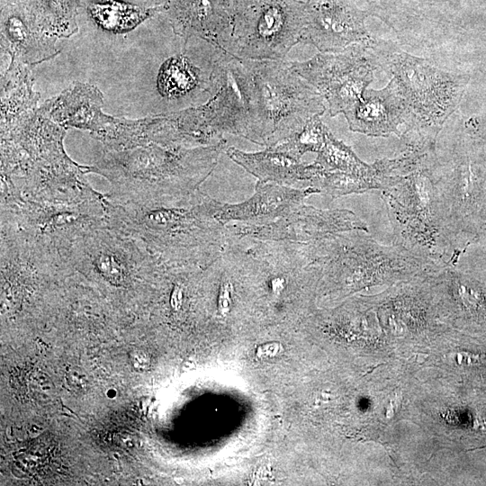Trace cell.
<instances>
[{"label": "cell", "mask_w": 486, "mask_h": 486, "mask_svg": "<svg viewBox=\"0 0 486 486\" xmlns=\"http://www.w3.org/2000/svg\"><path fill=\"white\" fill-rule=\"evenodd\" d=\"M368 44L379 68L392 76L406 103L409 119L400 138L407 149L434 151L446 119L460 103L465 80L397 50L389 41L371 40Z\"/></svg>", "instance_id": "277c9868"}, {"label": "cell", "mask_w": 486, "mask_h": 486, "mask_svg": "<svg viewBox=\"0 0 486 486\" xmlns=\"http://www.w3.org/2000/svg\"><path fill=\"white\" fill-rule=\"evenodd\" d=\"M56 40L33 30L19 15L12 14L3 23L2 49L10 55L9 66L32 68L59 52Z\"/></svg>", "instance_id": "603a6c76"}, {"label": "cell", "mask_w": 486, "mask_h": 486, "mask_svg": "<svg viewBox=\"0 0 486 486\" xmlns=\"http://www.w3.org/2000/svg\"><path fill=\"white\" fill-rule=\"evenodd\" d=\"M103 96L97 88L86 84H75L59 96L42 104L47 114L58 124L89 131L98 140L109 122V115L102 112Z\"/></svg>", "instance_id": "ffe728a7"}, {"label": "cell", "mask_w": 486, "mask_h": 486, "mask_svg": "<svg viewBox=\"0 0 486 486\" xmlns=\"http://www.w3.org/2000/svg\"><path fill=\"white\" fill-rule=\"evenodd\" d=\"M318 188L292 187L271 182L257 181L254 194L239 203H224L205 193L198 206L201 212L220 223L265 224L275 220L312 194Z\"/></svg>", "instance_id": "9a60e30c"}, {"label": "cell", "mask_w": 486, "mask_h": 486, "mask_svg": "<svg viewBox=\"0 0 486 486\" xmlns=\"http://www.w3.org/2000/svg\"><path fill=\"white\" fill-rule=\"evenodd\" d=\"M107 196L81 204H58L22 196L1 184V230L58 252L84 231L106 225Z\"/></svg>", "instance_id": "ba28073f"}, {"label": "cell", "mask_w": 486, "mask_h": 486, "mask_svg": "<svg viewBox=\"0 0 486 486\" xmlns=\"http://www.w3.org/2000/svg\"><path fill=\"white\" fill-rule=\"evenodd\" d=\"M430 156L395 184L382 190L381 198L392 228L393 245L443 266H454Z\"/></svg>", "instance_id": "5b68a950"}, {"label": "cell", "mask_w": 486, "mask_h": 486, "mask_svg": "<svg viewBox=\"0 0 486 486\" xmlns=\"http://www.w3.org/2000/svg\"><path fill=\"white\" fill-rule=\"evenodd\" d=\"M369 41L337 52H320L306 61H289L293 71L320 93L330 116L345 113L358 103L379 65Z\"/></svg>", "instance_id": "7c38bea8"}, {"label": "cell", "mask_w": 486, "mask_h": 486, "mask_svg": "<svg viewBox=\"0 0 486 486\" xmlns=\"http://www.w3.org/2000/svg\"><path fill=\"white\" fill-rule=\"evenodd\" d=\"M231 236L259 240L311 243L328 236L350 231L368 232L366 223L346 209H318L302 203L265 224H226Z\"/></svg>", "instance_id": "5bb4252c"}, {"label": "cell", "mask_w": 486, "mask_h": 486, "mask_svg": "<svg viewBox=\"0 0 486 486\" xmlns=\"http://www.w3.org/2000/svg\"><path fill=\"white\" fill-rule=\"evenodd\" d=\"M86 168L67 155L60 140L32 158L14 160L1 175V183L22 196L50 203L73 205L104 198L86 181Z\"/></svg>", "instance_id": "8fae6325"}, {"label": "cell", "mask_w": 486, "mask_h": 486, "mask_svg": "<svg viewBox=\"0 0 486 486\" xmlns=\"http://www.w3.org/2000/svg\"><path fill=\"white\" fill-rule=\"evenodd\" d=\"M246 60L256 104L254 143L274 146L326 111L323 96L292 70L289 61Z\"/></svg>", "instance_id": "52a82bcc"}, {"label": "cell", "mask_w": 486, "mask_h": 486, "mask_svg": "<svg viewBox=\"0 0 486 486\" xmlns=\"http://www.w3.org/2000/svg\"><path fill=\"white\" fill-rule=\"evenodd\" d=\"M227 141L186 148L149 142L115 150L104 148L86 174L104 177L111 184L107 197L140 204L184 201L201 190L218 165Z\"/></svg>", "instance_id": "6da1fadb"}, {"label": "cell", "mask_w": 486, "mask_h": 486, "mask_svg": "<svg viewBox=\"0 0 486 486\" xmlns=\"http://www.w3.org/2000/svg\"><path fill=\"white\" fill-rule=\"evenodd\" d=\"M344 115L350 130L373 137H400V127L404 129L409 119L406 103L392 79L381 90L366 89Z\"/></svg>", "instance_id": "e0dca14e"}, {"label": "cell", "mask_w": 486, "mask_h": 486, "mask_svg": "<svg viewBox=\"0 0 486 486\" xmlns=\"http://www.w3.org/2000/svg\"><path fill=\"white\" fill-rule=\"evenodd\" d=\"M130 363L136 370L141 372L147 366V357L140 350L133 351L130 353Z\"/></svg>", "instance_id": "484cf974"}, {"label": "cell", "mask_w": 486, "mask_h": 486, "mask_svg": "<svg viewBox=\"0 0 486 486\" xmlns=\"http://www.w3.org/2000/svg\"><path fill=\"white\" fill-rule=\"evenodd\" d=\"M58 256L67 274L117 292L152 283L160 262L136 240L107 225L84 231Z\"/></svg>", "instance_id": "8992f818"}, {"label": "cell", "mask_w": 486, "mask_h": 486, "mask_svg": "<svg viewBox=\"0 0 486 486\" xmlns=\"http://www.w3.org/2000/svg\"><path fill=\"white\" fill-rule=\"evenodd\" d=\"M203 194L200 190L182 202L154 204L107 197L106 225L160 260L206 267L224 251L231 235L226 225L201 212L198 203Z\"/></svg>", "instance_id": "7a4b0ae2"}, {"label": "cell", "mask_w": 486, "mask_h": 486, "mask_svg": "<svg viewBox=\"0 0 486 486\" xmlns=\"http://www.w3.org/2000/svg\"><path fill=\"white\" fill-rule=\"evenodd\" d=\"M213 77L215 93L196 106L204 125L218 138L229 133L254 143L256 104L247 60L222 50Z\"/></svg>", "instance_id": "4fadbf2b"}, {"label": "cell", "mask_w": 486, "mask_h": 486, "mask_svg": "<svg viewBox=\"0 0 486 486\" xmlns=\"http://www.w3.org/2000/svg\"><path fill=\"white\" fill-rule=\"evenodd\" d=\"M328 130L320 116L315 115L300 130L274 147L301 159L307 152L318 153L321 149Z\"/></svg>", "instance_id": "d4e9b609"}, {"label": "cell", "mask_w": 486, "mask_h": 486, "mask_svg": "<svg viewBox=\"0 0 486 486\" xmlns=\"http://www.w3.org/2000/svg\"><path fill=\"white\" fill-rule=\"evenodd\" d=\"M232 22L222 0H175L172 27L184 40L200 38L226 50Z\"/></svg>", "instance_id": "ac0fdd59"}, {"label": "cell", "mask_w": 486, "mask_h": 486, "mask_svg": "<svg viewBox=\"0 0 486 486\" xmlns=\"http://www.w3.org/2000/svg\"><path fill=\"white\" fill-rule=\"evenodd\" d=\"M51 7L57 13H62L64 10V0H50Z\"/></svg>", "instance_id": "4316f807"}, {"label": "cell", "mask_w": 486, "mask_h": 486, "mask_svg": "<svg viewBox=\"0 0 486 486\" xmlns=\"http://www.w3.org/2000/svg\"><path fill=\"white\" fill-rule=\"evenodd\" d=\"M215 64L202 68L184 54L171 56L159 68L157 89L163 98L170 101L203 94L212 97L216 91Z\"/></svg>", "instance_id": "7402d4cb"}, {"label": "cell", "mask_w": 486, "mask_h": 486, "mask_svg": "<svg viewBox=\"0 0 486 486\" xmlns=\"http://www.w3.org/2000/svg\"><path fill=\"white\" fill-rule=\"evenodd\" d=\"M90 10L96 22L113 32L130 31L148 15V11L116 3L94 4Z\"/></svg>", "instance_id": "cb8c5ba5"}, {"label": "cell", "mask_w": 486, "mask_h": 486, "mask_svg": "<svg viewBox=\"0 0 486 486\" xmlns=\"http://www.w3.org/2000/svg\"><path fill=\"white\" fill-rule=\"evenodd\" d=\"M371 40L363 17L346 5L321 0L305 3L301 42L311 44L320 52H337Z\"/></svg>", "instance_id": "2e32d148"}, {"label": "cell", "mask_w": 486, "mask_h": 486, "mask_svg": "<svg viewBox=\"0 0 486 486\" xmlns=\"http://www.w3.org/2000/svg\"><path fill=\"white\" fill-rule=\"evenodd\" d=\"M304 14L299 0H256L234 18L226 51L243 59H284L301 42Z\"/></svg>", "instance_id": "30bf717a"}, {"label": "cell", "mask_w": 486, "mask_h": 486, "mask_svg": "<svg viewBox=\"0 0 486 486\" xmlns=\"http://www.w3.org/2000/svg\"><path fill=\"white\" fill-rule=\"evenodd\" d=\"M368 232L350 230L304 244L320 269L326 294L345 295L367 287L434 275L446 267L396 245H382Z\"/></svg>", "instance_id": "3957f363"}, {"label": "cell", "mask_w": 486, "mask_h": 486, "mask_svg": "<svg viewBox=\"0 0 486 486\" xmlns=\"http://www.w3.org/2000/svg\"><path fill=\"white\" fill-rule=\"evenodd\" d=\"M430 167L455 266L486 228V172L468 152L439 159L434 150Z\"/></svg>", "instance_id": "9c48e42d"}, {"label": "cell", "mask_w": 486, "mask_h": 486, "mask_svg": "<svg viewBox=\"0 0 486 486\" xmlns=\"http://www.w3.org/2000/svg\"><path fill=\"white\" fill-rule=\"evenodd\" d=\"M444 306L456 318L486 325V289L475 279L446 266L430 277Z\"/></svg>", "instance_id": "44dd1931"}, {"label": "cell", "mask_w": 486, "mask_h": 486, "mask_svg": "<svg viewBox=\"0 0 486 486\" xmlns=\"http://www.w3.org/2000/svg\"><path fill=\"white\" fill-rule=\"evenodd\" d=\"M228 157L262 182L292 186L302 183L310 186L322 169L314 162L308 164L274 146L262 151L246 152L234 147L225 149Z\"/></svg>", "instance_id": "d6986e66"}]
</instances>
